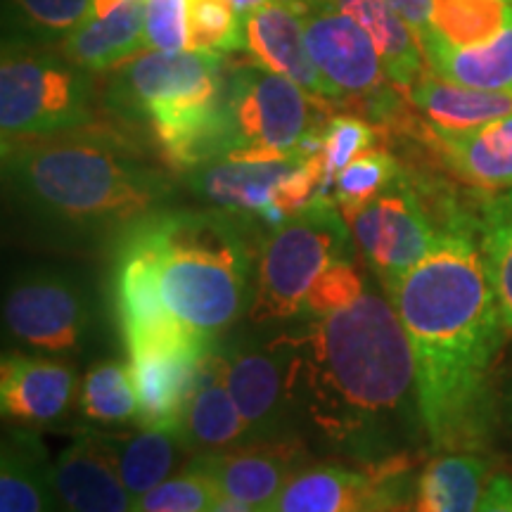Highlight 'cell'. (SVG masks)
<instances>
[{"instance_id": "21", "label": "cell", "mask_w": 512, "mask_h": 512, "mask_svg": "<svg viewBox=\"0 0 512 512\" xmlns=\"http://www.w3.org/2000/svg\"><path fill=\"white\" fill-rule=\"evenodd\" d=\"M309 3L344 12L373 36L384 72L396 91L408 93L413 83L425 74L427 60L418 34L387 0H309Z\"/></svg>"}, {"instance_id": "28", "label": "cell", "mask_w": 512, "mask_h": 512, "mask_svg": "<svg viewBox=\"0 0 512 512\" xmlns=\"http://www.w3.org/2000/svg\"><path fill=\"white\" fill-rule=\"evenodd\" d=\"M475 238L512 335V188L491 192L475 211Z\"/></svg>"}, {"instance_id": "38", "label": "cell", "mask_w": 512, "mask_h": 512, "mask_svg": "<svg viewBox=\"0 0 512 512\" xmlns=\"http://www.w3.org/2000/svg\"><path fill=\"white\" fill-rule=\"evenodd\" d=\"M477 512H512V472H496L489 479Z\"/></svg>"}, {"instance_id": "41", "label": "cell", "mask_w": 512, "mask_h": 512, "mask_svg": "<svg viewBox=\"0 0 512 512\" xmlns=\"http://www.w3.org/2000/svg\"><path fill=\"white\" fill-rule=\"evenodd\" d=\"M124 0H95L93 5V17H107L114 12Z\"/></svg>"}, {"instance_id": "4", "label": "cell", "mask_w": 512, "mask_h": 512, "mask_svg": "<svg viewBox=\"0 0 512 512\" xmlns=\"http://www.w3.org/2000/svg\"><path fill=\"white\" fill-rule=\"evenodd\" d=\"M249 228L223 209H155L121 233L145 259L166 309L216 337L252 304Z\"/></svg>"}, {"instance_id": "34", "label": "cell", "mask_w": 512, "mask_h": 512, "mask_svg": "<svg viewBox=\"0 0 512 512\" xmlns=\"http://www.w3.org/2000/svg\"><path fill=\"white\" fill-rule=\"evenodd\" d=\"M221 491L207 472L185 463L183 472L171 475L138 501L136 512H211Z\"/></svg>"}, {"instance_id": "24", "label": "cell", "mask_w": 512, "mask_h": 512, "mask_svg": "<svg viewBox=\"0 0 512 512\" xmlns=\"http://www.w3.org/2000/svg\"><path fill=\"white\" fill-rule=\"evenodd\" d=\"M418 38L427 67L439 79L479 91L512 93V19L496 38L470 48L448 46L430 31Z\"/></svg>"}, {"instance_id": "6", "label": "cell", "mask_w": 512, "mask_h": 512, "mask_svg": "<svg viewBox=\"0 0 512 512\" xmlns=\"http://www.w3.org/2000/svg\"><path fill=\"white\" fill-rule=\"evenodd\" d=\"M351 240L349 223L330 195L316 197L268 230L256 252L249 320L271 325L304 316L306 294L318 275L339 259H351Z\"/></svg>"}, {"instance_id": "33", "label": "cell", "mask_w": 512, "mask_h": 512, "mask_svg": "<svg viewBox=\"0 0 512 512\" xmlns=\"http://www.w3.org/2000/svg\"><path fill=\"white\" fill-rule=\"evenodd\" d=\"M247 48L245 15L230 0H190L188 50L233 53Z\"/></svg>"}, {"instance_id": "9", "label": "cell", "mask_w": 512, "mask_h": 512, "mask_svg": "<svg viewBox=\"0 0 512 512\" xmlns=\"http://www.w3.org/2000/svg\"><path fill=\"white\" fill-rule=\"evenodd\" d=\"M306 48L320 76L328 83L332 102L361 107L380 124L399 114V95L389 79L373 36L356 19L337 10L318 8L306 0Z\"/></svg>"}, {"instance_id": "17", "label": "cell", "mask_w": 512, "mask_h": 512, "mask_svg": "<svg viewBox=\"0 0 512 512\" xmlns=\"http://www.w3.org/2000/svg\"><path fill=\"white\" fill-rule=\"evenodd\" d=\"M418 136L458 181L484 192L512 188V114L489 124L448 131L427 121Z\"/></svg>"}, {"instance_id": "42", "label": "cell", "mask_w": 512, "mask_h": 512, "mask_svg": "<svg viewBox=\"0 0 512 512\" xmlns=\"http://www.w3.org/2000/svg\"><path fill=\"white\" fill-rule=\"evenodd\" d=\"M230 3H233V8L238 10L240 15H247V12L261 8V5L273 3V0H230Z\"/></svg>"}, {"instance_id": "13", "label": "cell", "mask_w": 512, "mask_h": 512, "mask_svg": "<svg viewBox=\"0 0 512 512\" xmlns=\"http://www.w3.org/2000/svg\"><path fill=\"white\" fill-rule=\"evenodd\" d=\"M214 344L216 337L202 332L138 339L126 344L140 401V427L178 430L185 401Z\"/></svg>"}, {"instance_id": "37", "label": "cell", "mask_w": 512, "mask_h": 512, "mask_svg": "<svg viewBox=\"0 0 512 512\" xmlns=\"http://www.w3.org/2000/svg\"><path fill=\"white\" fill-rule=\"evenodd\" d=\"M190 0H145L147 43L155 50H188Z\"/></svg>"}, {"instance_id": "5", "label": "cell", "mask_w": 512, "mask_h": 512, "mask_svg": "<svg viewBox=\"0 0 512 512\" xmlns=\"http://www.w3.org/2000/svg\"><path fill=\"white\" fill-rule=\"evenodd\" d=\"M223 53L152 50L112 69L105 102L119 117L147 121L162 150L200 136L221 107Z\"/></svg>"}, {"instance_id": "25", "label": "cell", "mask_w": 512, "mask_h": 512, "mask_svg": "<svg viewBox=\"0 0 512 512\" xmlns=\"http://www.w3.org/2000/svg\"><path fill=\"white\" fill-rule=\"evenodd\" d=\"M408 98L432 126L463 131L512 114V93L479 91L460 83L439 79L437 74H422Z\"/></svg>"}, {"instance_id": "31", "label": "cell", "mask_w": 512, "mask_h": 512, "mask_svg": "<svg viewBox=\"0 0 512 512\" xmlns=\"http://www.w3.org/2000/svg\"><path fill=\"white\" fill-rule=\"evenodd\" d=\"M81 413L100 425L138 422L140 401L131 363L100 361L81 382Z\"/></svg>"}, {"instance_id": "18", "label": "cell", "mask_w": 512, "mask_h": 512, "mask_svg": "<svg viewBox=\"0 0 512 512\" xmlns=\"http://www.w3.org/2000/svg\"><path fill=\"white\" fill-rule=\"evenodd\" d=\"M245 38L252 55L271 72L302 86L311 98L330 105L332 93L306 48L304 15L297 5L273 0L245 15Z\"/></svg>"}, {"instance_id": "16", "label": "cell", "mask_w": 512, "mask_h": 512, "mask_svg": "<svg viewBox=\"0 0 512 512\" xmlns=\"http://www.w3.org/2000/svg\"><path fill=\"white\" fill-rule=\"evenodd\" d=\"M62 512H136L138 503L121 479L110 437L83 434L53 467Z\"/></svg>"}, {"instance_id": "7", "label": "cell", "mask_w": 512, "mask_h": 512, "mask_svg": "<svg viewBox=\"0 0 512 512\" xmlns=\"http://www.w3.org/2000/svg\"><path fill=\"white\" fill-rule=\"evenodd\" d=\"M228 155L235 162H273L304 155L302 145L320 131L328 105L264 64H240L221 95ZM306 157V155H304Z\"/></svg>"}, {"instance_id": "3", "label": "cell", "mask_w": 512, "mask_h": 512, "mask_svg": "<svg viewBox=\"0 0 512 512\" xmlns=\"http://www.w3.org/2000/svg\"><path fill=\"white\" fill-rule=\"evenodd\" d=\"M3 174L38 219L86 233H124L174 192L169 178L124 140L81 128L3 145Z\"/></svg>"}, {"instance_id": "2", "label": "cell", "mask_w": 512, "mask_h": 512, "mask_svg": "<svg viewBox=\"0 0 512 512\" xmlns=\"http://www.w3.org/2000/svg\"><path fill=\"white\" fill-rule=\"evenodd\" d=\"M411 342L432 451H479L496 427L491 373L510 335L472 230H444L432 252L387 287Z\"/></svg>"}, {"instance_id": "12", "label": "cell", "mask_w": 512, "mask_h": 512, "mask_svg": "<svg viewBox=\"0 0 512 512\" xmlns=\"http://www.w3.org/2000/svg\"><path fill=\"white\" fill-rule=\"evenodd\" d=\"M5 328L17 342L41 351H72L81 344L91 306L74 278L55 271L19 275L3 302Z\"/></svg>"}, {"instance_id": "10", "label": "cell", "mask_w": 512, "mask_h": 512, "mask_svg": "<svg viewBox=\"0 0 512 512\" xmlns=\"http://www.w3.org/2000/svg\"><path fill=\"white\" fill-rule=\"evenodd\" d=\"M347 223L354 245L373 266L384 290L418 266L444 235L406 169Z\"/></svg>"}, {"instance_id": "14", "label": "cell", "mask_w": 512, "mask_h": 512, "mask_svg": "<svg viewBox=\"0 0 512 512\" xmlns=\"http://www.w3.org/2000/svg\"><path fill=\"white\" fill-rule=\"evenodd\" d=\"M304 441L292 437L245 441V444L202 451L190 460L214 479L221 496L235 498L268 512L299 467L309 465Z\"/></svg>"}, {"instance_id": "30", "label": "cell", "mask_w": 512, "mask_h": 512, "mask_svg": "<svg viewBox=\"0 0 512 512\" xmlns=\"http://www.w3.org/2000/svg\"><path fill=\"white\" fill-rule=\"evenodd\" d=\"M95 0H5V22L12 27L8 41L46 46L64 41L93 17Z\"/></svg>"}, {"instance_id": "39", "label": "cell", "mask_w": 512, "mask_h": 512, "mask_svg": "<svg viewBox=\"0 0 512 512\" xmlns=\"http://www.w3.org/2000/svg\"><path fill=\"white\" fill-rule=\"evenodd\" d=\"M399 15L406 19L408 24L415 29V34L430 29V17H432V3L434 0H387Z\"/></svg>"}, {"instance_id": "26", "label": "cell", "mask_w": 512, "mask_h": 512, "mask_svg": "<svg viewBox=\"0 0 512 512\" xmlns=\"http://www.w3.org/2000/svg\"><path fill=\"white\" fill-rule=\"evenodd\" d=\"M489 463L475 451H446L422 467L413 512H477Z\"/></svg>"}, {"instance_id": "27", "label": "cell", "mask_w": 512, "mask_h": 512, "mask_svg": "<svg viewBox=\"0 0 512 512\" xmlns=\"http://www.w3.org/2000/svg\"><path fill=\"white\" fill-rule=\"evenodd\" d=\"M110 444L117 453L121 479L136 503L174 475L176 467L183 463V456L190 453L176 430H157V427H143L131 437H110Z\"/></svg>"}, {"instance_id": "8", "label": "cell", "mask_w": 512, "mask_h": 512, "mask_svg": "<svg viewBox=\"0 0 512 512\" xmlns=\"http://www.w3.org/2000/svg\"><path fill=\"white\" fill-rule=\"evenodd\" d=\"M91 72L29 43H3L0 133L3 145L86 128L93 119Z\"/></svg>"}, {"instance_id": "1", "label": "cell", "mask_w": 512, "mask_h": 512, "mask_svg": "<svg viewBox=\"0 0 512 512\" xmlns=\"http://www.w3.org/2000/svg\"><path fill=\"white\" fill-rule=\"evenodd\" d=\"M287 361L292 430L302 427L337 456L377 465L406 456L418 432L411 342L380 292L347 309L278 332Z\"/></svg>"}, {"instance_id": "11", "label": "cell", "mask_w": 512, "mask_h": 512, "mask_svg": "<svg viewBox=\"0 0 512 512\" xmlns=\"http://www.w3.org/2000/svg\"><path fill=\"white\" fill-rule=\"evenodd\" d=\"M223 382L247 425L245 441L292 437L287 403V361L278 337H233L219 344ZM242 441V444H245Z\"/></svg>"}, {"instance_id": "40", "label": "cell", "mask_w": 512, "mask_h": 512, "mask_svg": "<svg viewBox=\"0 0 512 512\" xmlns=\"http://www.w3.org/2000/svg\"><path fill=\"white\" fill-rule=\"evenodd\" d=\"M211 512H261L252 508V505L242 503V501H235V498H228V496H221L219 503L211 508Z\"/></svg>"}, {"instance_id": "19", "label": "cell", "mask_w": 512, "mask_h": 512, "mask_svg": "<svg viewBox=\"0 0 512 512\" xmlns=\"http://www.w3.org/2000/svg\"><path fill=\"white\" fill-rule=\"evenodd\" d=\"M76 394L74 370L53 358L5 354L0 363V408L24 425H53Z\"/></svg>"}, {"instance_id": "36", "label": "cell", "mask_w": 512, "mask_h": 512, "mask_svg": "<svg viewBox=\"0 0 512 512\" xmlns=\"http://www.w3.org/2000/svg\"><path fill=\"white\" fill-rule=\"evenodd\" d=\"M375 140L377 128L370 126L368 121L351 117V114H339V117L328 119V124L323 126V157L330 188L344 166L361 157L363 152L373 150Z\"/></svg>"}, {"instance_id": "15", "label": "cell", "mask_w": 512, "mask_h": 512, "mask_svg": "<svg viewBox=\"0 0 512 512\" xmlns=\"http://www.w3.org/2000/svg\"><path fill=\"white\" fill-rule=\"evenodd\" d=\"M304 155H294L273 162H235L216 159L188 171L185 183L214 209L238 216L249 228L268 233L275 228L273 200L280 183L304 162Z\"/></svg>"}, {"instance_id": "35", "label": "cell", "mask_w": 512, "mask_h": 512, "mask_svg": "<svg viewBox=\"0 0 512 512\" xmlns=\"http://www.w3.org/2000/svg\"><path fill=\"white\" fill-rule=\"evenodd\" d=\"M363 292H366V285L351 259H339L318 275V280L306 294L304 316L318 318L347 309L363 297Z\"/></svg>"}, {"instance_id": "32", "label": "cell", "mask_w": 512, "mask_h": 512, "mask_svg": "<svg viewBox=\"0 0 512 512\" xmlns=\"http://www.w3.org/2000/svg\"><path fill=\"white\" fill-rule=\"evenodd\" d=\"M401 171L403 166L387 150H375V147L344 166L330 188L344 219H349L368 202H373L380 192L387 190L401 176Z\"/></svg>"}, {"instance_id": "29", "label": "cell", "mask_w": 512, "mask_h": 512, "mask_svg": "<svg viewBox=\"0 0 512 512\" xmlns=\"http://www.w3.org/2000/svg\"><path fill=\"white\" fill-rule=\"evenodd\" d=\"M510 19L512 0H434L427 31L448 46L470 48L496 38Z\"/></svg>"}, {"instance_id": "22", "label": "cell", "mask_w": 512, "mask_h": 512, "mask_svg": "<svg viewBox=\"0 0 512 512\" xmlns=\"http://www.w3.org/2000/svg\"><path fill=\"white\" fill-rule=\"evenodd\" d=\"M150 48L145 0H124L107 17H91L62 41V55L86 72H107Z\"/></svg>"}, {"instance_id": "23", "label": "cell", "mask_w": 512, "mask_h": 512, "mask_svg": "<svg viewBox=\"0 0 512 512\" xmlns=\"http://www.w3.org/2000/svg\"><path fill=\"white\" fill-rule=\"evenodd\" d=\"M46 446L34 432L10 430L0 451V512H62Z\"/></svg>"}, {"instance_id": "20", "label": "cell", "mask_w": 512, "mask_h": 512, "mask_svg": "<svg viewBox=\"0 0 512 512\" xmlns=\"http://www.w3.org/2000/svg\"><path fill=\"white\" fill-rule=\"evenodd\" d=\"M176 432L190 453L219 451L242 444L247 437L245 420L223 382L216 344L204 358Z\"/></svg>"}]
</instances>
